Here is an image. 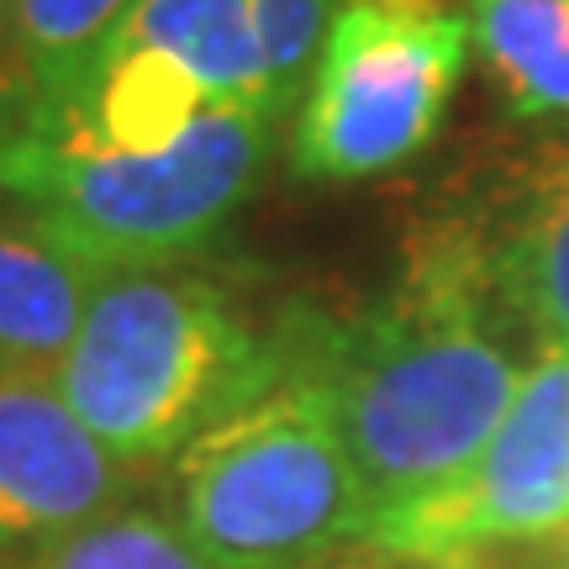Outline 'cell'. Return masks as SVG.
Masks as SVG:
<instances>
[{"instance_id":"obj_1","label":"cell","mask_w":569,"mask_h":569,"mask_svg":"<svg viewBox=\"0 0 569 569\" xmlns=\"http://www.w3.org/2000/svg\"><path fill=\"white\" fill-rule=\"evenodd\" d=\"M490 306L501 290L486 232L438 222L365 317L284 327V353L322 386L380 517L443 490L507 417L528 369L496 338Z\"/></svg>"},{"instance_id":"obj_2","label":"cell","mask_w":569,"mask_h":569,"mask_svg":"<svg viewBox=\"0 0 569 569\" xmlns=\"http://www.w3.org/2000/svg\"><path fill=\"white\" fill-rule=\"evenodd\" d=\"M284 375V338H259L217 280L180 264L101 269L59 359L63 401L122 465L148 469Z\"/></svg>"},{"instance_id":"obj_3","label":"cell","mask_w":569,"mask_h":569,"mask_svg":"<svg viewBox=\"0 0 569 569\" xmlns=\"http://www.w3.org/2000/svg\"><path fill=\"white\" fill-rule=\"evenodd\" d=\"M174 507L217 569H301L380 522L322 386L290 353L264 396L174 459Z\"/></svg>"},{"instance_id":"obj_4","label":"cell","mask_w":569,"mask_h":569,"mask_svg":"<svg viewBox=\"0 0 569 569\" xmlns=\"http://www.w3.org/2000/svg\"><path fill=\"white\" fill-rule=\"evenodd\" d=\"M274 117L259 106H211L159 153H84L27 127L0 132V190L32 227L96 269L174 264L211 243L253 196Z\"/></svg>"},{"instance_id":"obj_5","label":"cell","mask_w":569,"mask_h":569,"mask_svg":"<svg viewBox=\"0 0 569 569\" xmlns=\"http://www.w3.org/2000/svg\"><path fill=\"white\" fill-rule=\"evenodd\" d=\"M469 48L465 0H343L301 101L296 174L353 184L417 159L443 127Z\"/></svg>"},{"instance_id":"obj_6","label":"cell","mask_w":569,"mask_h":569,"mask_svg":"<svg viewBox=\"0 0 569 569\" xmlns=\"http://www.w3.org/2000/svg\"><path fill=\"white\" fill-rule=\"evenodd\" d=\"M569 528V348H543L490 443L443 490L375 522V543L407 553H480L549 543Z\"/></svg>"},{"instance_id":"obj_7","label":"cell","mask_w":569,"mask_h":569,"mask_svg":"<svg viewBox=\"0 0 569 569\" xmlns=\"http://www.w3.org/2000/svg\"><path fill=\"white\" fill-rule=\"evenodd\" d=\"M132 475L63 401L53 369L0 365V559L21 565L122 511Z\"/></svg>"},{"instance_id":"obj_8","label":"cell","mask_w":569,"mask_h":569,"mask_svg":"<svg viewBox=\"0 0 569 569\" xmlns=\"http://www.w3.org/2000/svg\"><path fill=\"white\" fill-rule=\"evenodd\" d=\"M101 269L38 227L0 222V365L59 369L80 332Z\"/></svg>"},{"instance_id":"obj_9","label":"cell","mask_w":569,"mask_h":569,"mask_svg":"<svg viewBox=\"0 0 569 569\" xmlns=\"http://www.w3.org/2000/svg\"><path fill=\"white\" fill-rule=\"evenodd\" d=\"M106 42L169 53L196 74L211 106H259L280 117L259 53L253 0H132V11Z\"/></svg>"},{"instance_id":"obj_10","label":"cell","mask_w":569,"mask_h":569,"mask_svg":"<svg viewBox=\"0 0 569 569\" xmlns=\"http://www.w3.org/2000/svg\"><path fill=\"white\" fill-rule=\"evenodd\" d=\"M490 269L501 306L538 332V343L569 348V153L538 169L522 211L490 243Z\"/></svg>"},{"instance_id":"obj_11","label":"cell","mask_w":569,"mask_h":569,"mask_svg":"<svg viewBox=\"0 0 569 569\" xmlns=\"http://www.w3.org/2000/svg\"><path fill=\"white\" fill-rule=\"evenodd\" d=\"M475 48L517 117H569V0H465Z\"/></svg>"},{"instance_id":"obj_12","label":"cell","mask_w":569,"mask_h":569,"mask_svg":"<svg viewBox=\"0 0 569 569\" xmlns=\"http://www.w3.org/2000/svg\"><path fill=\"white\" fill-rule=\"evenodd\" d=\"M127 11L132 0H0V53L17 84V106L59 96L101 53Z\"/></svg>"},{"instance_id":"obj_13","label":"cell","mask_w":569,"mask_h":569,"mask_svg":"<svg viewBox=\"0 0 569 569\" xmlns=\"http://www.w3.org/2000/svg\"><path fill=\"white\" fill-rule=\"evenodd\" d=\"M11 569H217L163 511L122 507Z\"/></svg>"},{"instance_id":"obj_14","label":"cell","mask_w":569,"mask_h":569,"mask_svg":"<svg viewBox=\"0 0 569 569\" xmlns=\"http://www.w3.org/2000/svg\"><path fill=\"white\" fill-rule=\"evenodd\" d=\"M338 11H343V0H253L269 96H274L280 111H290L311 90V74L322 63V48L332 38Z\"/></svg>"},{"instance_id":"obj_15","label":"cell","mask_w":569,"mask_h":569,"mask_svg":"<svg viewBox=\"0 0 569 569\" xmlns=\"http://www.w3.org/2000/svg\"><path fill=\"white\" fill-rule=\"evenodd\" d=\"M301 569H490V565H480V553H407V549H386V543L365 538V543L332 549Z\"/></svg>"},{"instance_id":"obj_16","label":"cell","mask_w":569,"mask_h":569,"mask_svg":"<svg viewBox=\"0 0 569 569\" xmlns=\"http://www.w3.org/2000/svg\"><path fill=\"white\" fill-rule=\"evenodd\" d=\"M538 569H569V528L559 538H549V549H543V565Z\"/></svg>"},{"instance_id":"obj_17","label":"cell","mask_w":569,"mask_h":569,"mask_svg":"<svg viewBox=\"0 0 569 569\" xmlns=\"http://www.w3.org/2000/svg\"><path fill=\"white\" fill-rule=\"evenodd\" d=\"M11 106H17V84H11V69H6V53H0V127L11 117Z\"/></svg>"}]
</instances>
